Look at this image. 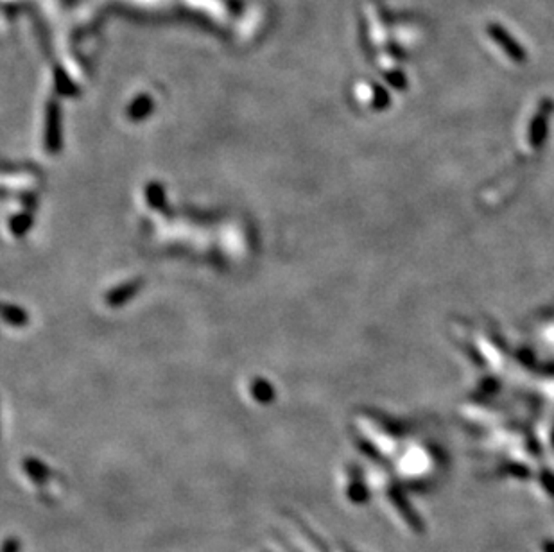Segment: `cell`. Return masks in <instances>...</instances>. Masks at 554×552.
Listing matches in <instances>:
<instances>
[{"label":"cell","instance_id":"obj_1","mask_svg":"<svg viewBox=\"0 0 554 552\" xmlns=\"http://www.w3.org/2000/svg\"><path fill=\"white\" fill-rule=\"evenodd\" d=\"M487 31L491 36V40L496 41L497 45L504 50L506 54H508L515 63H524V61H526L527 54L526 50H524V47L520 45V43H518V41L515 40L502 25H499V23H490L487 27Z\"/></svg>","mask_w":554,"mask_h":552}]
</instances>
